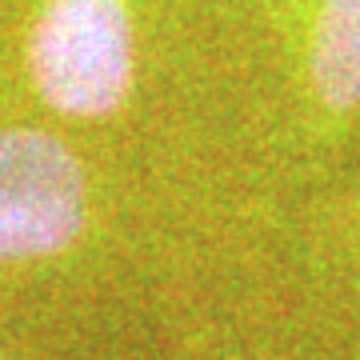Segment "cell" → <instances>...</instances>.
<instances>
[{"instance_id":"cell-3","label":"cell","mask_w":360,"mask_h":360,"mask_svg":"<svg viewBox=\"0 0 360 360\" xmlns=\"http://www.w3.org/2000/svg\"><path fill=\"white\" fill-rule=\"evenodd\" d=\"M272 16L309 124L345 132L360 116V0H272Z\"/></svg>"},{"instance_id":"cell-2","label":"cell","mask_w":360,"mask_h":360,"mask_svg":"<svg viewBox=\"0 0 360 360\" xmlns=\"http://www.w3.org/2000/svg\"><path fill=\"white\" fill-rule=\"evenodd\" d=\"M89 172L56 132L0 129V264L60 257L89 229Z\"/></svg>"},{"instance_id":"cell-1","label":"cell","mask_w":360,"mask_h":360,"mask_svg":"<svg viewBox=\"0 0 360 360\" xmlns=\"http://www.w3.org/2000/svg\"><path fill=\"white\" fill-rule=\"evenodd\" d=\"M28 80L52 112L108 120L136 92L132 0H40L25 40Z\"/></svg>"}]
</instances>
